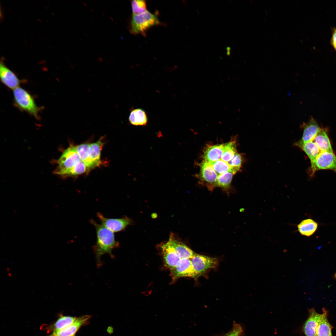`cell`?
<instances>
[{"label": "cell", "instance_id": "cell-1", "mask_svg": "<svg viewBox=\"0 0 336 336\" xmlns=\"http://www.w3.org/2000/svg\"><path fill=\"white\" fill-rule=\"evenodd\" d=\"M90 222L94 225L96 231V242L92 248L95 254L97 266L99 268L103 264L101 260L102 256L108 254L111 258L114 259L113 250L118 247L119 244L115 240L113 232L101 224L98 223L93 219L90 220Z\"/></svg>", "mask_w": 336, "mask_h": 336}, {"label": "cell", "instance_id": "cell-2", "mask_svg": "<svg viewBox=\"0 0 336 336\" xmlns=\"http://www.w3.org/2000/svg\"><path fill=\"white\" fill-rule=\"evenodd\" d=\"M160 24L157 16L147 10L141 13L133 15L130 31L132 34L144 35L150 28Z\"/></svg>", "mask_w": 336, "mask_h": 336}, {"label": "cell", "instance_id": "cell-3", "mask_svg": "<svg viewBox=\"0 0 336 336\" xmlns=\"http://www.w3.org/2000/svg\"><path fill=\"white\" fill-rule=\"evenodd\" d=\"M13 95L15 104L20 109L35 118H39L40 109L29 92L19 86L13 90Z\"/></svg>", "mask_w": 336, "mask_h": 336}, {"label": "cell", "instance_id": "cell-4", "mask_svg": "<svg viewBox=\"0 0 336 336\" xmlns=\"http://www.w3.org/2000/svg\"><path fill=\"white\" fill-rule=\"evenodd\" d=\"M80 160L75 146L69 147L64 150L58 160V166L55 173L61 175H69L72 168Z\"/></svg>", "mask_w": 336, "mask_h": 336}, {"label": "cell", "instance_id": "cell-5", "mask_svg": "<svg viewBox=\"0 0 336 336\" xmlns=\"http://www.w3.org/2000/svg\"><path fill=\"white\" fill-rule=\"evenodd\" d=\"M330 170L336 173V156L334 152H321L316 158L311 162L309 174L310 176L318 170Z\"/></svg>", "mask_w": 336, "mask_h": 336}, {"label": "cell", "instance_id": "cell-6", "mask_svg": "<svg viewBox=\"0 0 336 336\" xmlns=\"http://www.w3.org/2000/svg\"><path fill=\"white\" fill-rule=\"evenodd\" d=\"M190 260L197 278L204 276L209 270L216 268L219 264L216 258L197 253Z\"/></svg>", "mask_w": 336, "mask_h": 336}, {"label": "cell", "instance_id": "cell-7", "mask_svg": "<svg viewBox=\"0 0 336 336\" xmlns=\"http://www.w3.org/2000/svg\"><path fill=\"white\" fill-rule=\"evenodd\" d=\"M97 216L101 224L113 232L124 230L133 222L132 220L127 217L119 218H108L104 217L100 212L97 213Z\"/></svg>", "mask_w": 336, "mask_h": 336}, {"label": "cell", "instance_id": "cell-8", "mask_svg": "<svg viewBox=\"0 0 336 336\" xmlns=\"http://www.w3.org/2000/svg\"><path fill=\"white\" fill-rule=\"evenodd\" d=\"M170 270L174 279L185 277L197 278L190 259H180L175 267Z\"/></svg>", "mask_w": 336, "mask_h": 336}, {"label": "cell", "instance_id": "cell-9", "mask_svg": "<svg viewBox=\"0 0 336 336\" xmlns=\"http://www.w3.org/2000/svg\"><path fill=\"white\" fill-rule=\"evenodd\" d=\"M303 133L301 139L296 142L294 145H296L308 142L313 141L316 135L321 129L318 123L312 117L309 122L303 123L302 125Z\"/></svg>", "mask_w": 336, "mask_h": 336}, {"label": "cell", "instance_id": "cell-10", "mask_svg": "<svg viewBox=\"0 0 336 336\" xmlns=\"http://www.w3.org/2000/svg\"><path fill=\"white\" fill-rule=\"evenodd\" d=\"M91 316L85 315L77 317L72 324L60 330L53 332L49 336H75L76 333L83 326L87 324Z\"/></svg>", "mask_w": 336, "mask_h": 336}, {"label": "cell", "instance_id": "cell-11", "mask_svg": "<svg viewBox=\"0 0 336 336\" xmlns=\"http://www.w3.org/2000/svg\"><path fill=\"white\" fill-rule=\"evenodd\" d=\"M308 316L303 326V330L306 336H316L318 323L321 314L317 312L314 308L308 309Z\"/></svg>", "mask_w": 336, "mask_h": 336}, {"label": "cell", "instance_id": "cell-12", "mask_svg": "<svg viewBox=\"0 0 336 336\" xmlns=\"http://www.w3.org/2000/svg\"><path fill=\"white\" fill-rule=\"evenodd\" d=\"M0 78L1 81L4 85L13 90L19 87L21 82L20 80L14 73L2 61L0 64Z\"/></svg>", "mask_w": 336, "mask_h": 336}, {"label": "cell", "instance_id": "cell-13", "mask_svg": "<svg viewBox=\"0 0 336 336\" xmlns=\"http://www.w3.org/2000/svg\"><path fill=\"white\" fill-rule=\"evenodd\" d=\"M160 246L164 264L171 270L175 267L180 259L168 241Z\"/></svg>", "mask_w": 336, "mask_h": 336}, {"label": "cell", "instance_id": "cell-14", "mask_svg": "<svg viewBox=\"0 0 336 336\" xmlns=\"http://www.w3.org/2000/svg\"><path fill=\"white\" fill-rule=\"evenodd\" d=\"M168 241L180 259H190L196 253L186 245L175 239L173 234L170 235Z\"/></svg>", "mask_w": 336, "mask_h": 336}, {"label": "cell", "instance_id": "cell-15", "mask_svg": "<svg viewBox=\"0 0 336 336\" xmlns=\"http://www.w3.org/2000/svg\"><path fill=\"white\" fill-rule=\"evenodd\" d=\"M317 329L316 336H333L332 330L333 328L328 319V311L324 308L322 309Z\"/></svg>", "mask_w": 336, "mask_h": 336}, {"label": "cell", "instance_id": "cell-16", "mask_svg": "<svg viewBox=\"0 0 336 336\" xmlns=\"http://www.w3.org/2000/svg\"><path fill=\"white\" fill-rule=\"evenodd\" d=\"M313 141L317 145L321 152H334L326 129L321 128Z\"/></svg>", "mask_w": 336, "mask_h": 336}, {"label": "cell", "instance_id": "cell-17", "mask_svg": "<svg viewBox=\"0 0 336 336\" xmlns=\"http://www.w3.org/2000/svg\"><path fill=\"white\" fill-rule=\"evenodd\" d=\"M318 223L312 219L308 218L302 221L297 225L298 231L302 235L309 237L316 231Z\"/></svg>", "mask_w": 336, "mask_h": 336}, {"label": "cell", "instance_id": "cell-18", "mask_svg": "<svg viewBox=\"0 0 336 336\" xmlns=\"http://www.w3.org/2000/svg\"><path fill=\"white\" fill-rule=\"evenodd\" d=\"M101 140L90 144L88 150L89 157L96 167L99 166L101 163V152L104 145Z\"/></svg>", "mask_w": 336, "mask_h": 336}, {"label": "cell", "instance_id": "cell-19", "mask_svg": "<svg viewBox=\"0 0 336 336\" xmlns=\"http://www.w3.org/2000/svg\"><path fill=\"white\" fill-rule=\"evenodd\" d=\"M128 119L132 124L135 126H144L147 122L146 113L140 108L133 110L130 114Z\"/></svg>", "mask_w": 336, "mask_h": 336}, {"label": "cell", "instance_id": "cell-20", "mask_svg": "<svg viewBox=\"0 0 336 336\" xmlns=\"http://www.w3.org/2000/svg\"><path fill=\"white\" fill-rule=\"evenodd\" d=\"M296 146L300 148L306 153L310 162L314 161L321 152L318 146L313 141L299 144Z\"/></svg>", "mask_w": 336, "mask_h": 336}, {"label": "cell", "instance_id": "cell-21", "mask_svg": "<svg viewBox=\"0 0 336 336\" xmlns=\"http://www.w3.org/2000/svg\"><path fill=\"white\" fill-rule=\"evenodd\" d=\"M90 145V144L83 143L75 146L81 160L85 163L89 170L96 167L89 157L88 150Z\"/></svg>", "mask_w": 336, "mask_h": 336}, {"label": "cell", "instance_id": "cell-22", "mask_svg": "<svg viewBox=\"0 0 336 336\" xmlns=\"http://www.w3.org/2000/svg\"><path fill=\"white\" fill-rule=\"evenodd\" d=\"M77 318L61 315L54 324L50 326L49 328L53 332L62 329L74 323Z\"/></svg>", "mask_w": 336, "mask_h": 336}, {"label": "cell", "instance_id": "cell-23", "mask_svg": "<svg viewBox=\"0 0 336 336\" xmlns=\"http://www.w3.org/2000/svg\"><path fill=\"white\" fill-rule=\"evenodd\" d=\"M131 6L133 14L141 13L147 11V5L144 0L132 1Z\"/></svg>", "mask_w": 336, "mask_h": 336}, {"label": "cell", "instance_id": "cell-24", "mask_svg": "<svg viewBox=\"0 0 336 336\" xmlns=\"http://www.w3.org/2000/svg\"><path fill=\"white\" fill-rule=\"evenodd\" d=\"M89 171L85 163L81 160L79 161L72 168L69 175H75L82 174Z\"/></svg>", "mask_w": 336, "mask_h": 336}, {"label": "cell", "instance_id": "cell-25", "mask_svg": "<svg viewBox=\"0 0 336 336\" xmlns=\"http://www.w3.org/2000/svg\"><path fill=\"white\" fill-rule=\"evenodd\" d=\"M243 332V330L241 325L234 323L232 329L224 336H240Z\"/></svg>", "mask_w": 336, "mask_h": 336}, {"label": "cell", "instance_id": "cell-26", "mask_svg": "<svg viewBox=\"0 0 336 336\" xmlns=\"http://www.w3.org/2000/svg\"><path fill=\"white\" fill-rule=\"evenodd\" d=\"M332 34L330 43L336 52V26L332 28Z\"/></svg>", "mask_w": 336, "mask_h": 336}, {"label": "cell", "instance_id": "cell-27", "mask_svg": "<svg viewBox=\"0 0 336 336\" xmlns=\"http://www.w3.org/2000/svg\"><path fill=\"white\" fill-rule=\"evenodd\" d=\"M334 278L336 280V272L334 274Z\"/></svg>", "mask_w": 336, "mask_h": 336}]
</instances>
